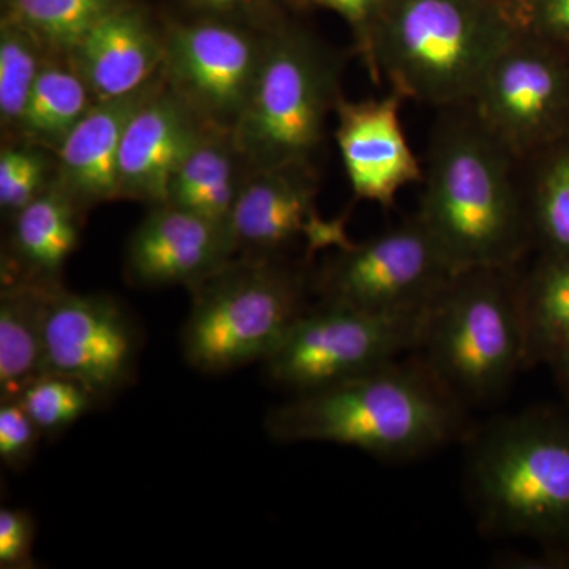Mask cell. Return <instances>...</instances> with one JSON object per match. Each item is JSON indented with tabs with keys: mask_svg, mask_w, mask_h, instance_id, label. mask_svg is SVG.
I'll use <instances>...</instances> for the list:
<instances>
[{
	"mask_svg": "<svg viewBox=\"0 0 569 569\" xmlns=\"http://www.w3.org/2000/svg\"><path fill=\"white\" fill-rule=\"evenodd\" d=\"M438 111L415 216L458 272L522 266L533 252L523 163L470 104Z\"/></svg>",
	"mask_w": 569,
	"mask_h": 569,
	"instance_id": "cell-1",
	"label": "cell"
},
{
	"mask_svg": "<svg viewBox=\"0 0 569 569\" xmlns=\"http://www.w3.org/2000/svg\"><path fill=\"white\" fill-rule=\"evenodd\" d=\"M467 408L407 356L332 387L290 396L271 408L264 429L277 443H336L377 459L411 460L463 441Z\"/></svg>",
	"mask_w": 569,
	"mask_h": 569,
	"instance_id": "cell-2",
	"label": "cell"
},
{
	"mask_svg": "<svg viewBox=\"0 0 569 569\" xmlns=\"http://www.w3.org/2000/svg\"><path fill=\"white\" fill-rule=\"evenodd\" d=\"M466 492L490 539L569 552V407L535 406L471 427Z\"/></svg>",
	"mask_w": 569,
	"mask_h": 569,
	"instance_id": "cell-3",
	"label": "cell"
},
{
	"mask_svg": "<svg viewBox=\"0 0 569 569\" xmlns=\"http://www.w3.org/2000/svg\"><path fill=\"white\" fill-rule=\"evenodd\" d=\"M516 32L515 22L481 0H388L367 70L406 100L463 107Z\"/></svg>",
	"mask_w": 569,
	"mask_h": 569,
	"instance_id": "cell-4",
	"label": "cell"
},
{
	"mask_svg": "<svg viewBox=\"0 0 569 569\" xmlns=\"http://www.w3.org/2000/svg\"><path fill=\"white\" fill-rule=\"evenodd\" d=\"M519 271H460L427 313L413 355L467 410L496 402L526 372Z\"/></svg>",
	"mask_w": 569,
	"mask_h": 569,
	"instance_id": "cell-5",
	"label": "cell"
},
{
	"mask_svg": "<svg viewBox=\"0 0 569 569\" xmlns=\"http://www.w3.org/2000/svg\"><path fill=\"white\" fill-rule=\"evenodd\" d=\"M307 263L239 254L193 287L181 335L186 361L203 373L263 362L312 306Z\"/></svg>",
	"mask_w": 569,
	"mask_h": 569,
	"instance_id": "cell-6",
	"label": "cell"
},
{
	"mask_svg": "<svg viewBox=\"0 0 569 569\" xmlns=\"http://www.w3.org/2000/svg\"><path fill=\"white\" fill-rule=\"evenodd\" d=\"M342 96L336 54L305 33H272L231 133L239 156L250 170L312 163Z\"/></svg>",
	"mask_w": 569,
	"mask_h": 569,
	"instance_id": "cell-7",
	"label": "cell"
},
{
	"mask_svg": "<svg viewBox=\"0 0 569 569\" xmlns=\"http://www.w3.org/2000/svg\"><path fill=\"white\" fill-rule=\"evenodd\" d=\"M427 313H377L313 301L261 362L266 381L298 396L392 365L418 350Z\"/></svg>",
	"mask_w": 569,
	"mask_h": 569,
	"instance_id": "cell-8",
	"label": "cell"
},
{
	"mask_svg": "<svg viewBox=\"0 0 569 569\" xmlns=\"http://www.w3.org/2000/svg\"><path fill=\"white\" fill-rule=\"evenodd\" d=\"M458 274L413 216L362 242L336 249L313 274L316 301L377 313H419Z\"/></svg>",
	"mask_w": 569,
	"mask_h": 569,
	"instance_id": "cell-9",
	"label": "cell"
},
{
	"mask_svg": "<svg viewBox=\"0 0 569 569\" xmlns=\"http://www.w3.org/2000/svg\"><path fill=\"white\" fill-rule=\"evenodd\" d=\"M470 107L519 162H529L569 133L568 52L518 29Z\"/></svg>",
	"mask_w": 569,
	"mask_h": 569,
	"instance_id": "cell-10",
	"label": "cell"
},
{
	"mask_svg": "<svg viewBox=\"0 0 569 569\" xmlns=\"http://www.w3.org/2000/svg\"><path fill=\"white\" fill-rule=\"evenodd\" d=\"M138 353L140 332L121 302L52 288L44 312V373L70 378L104 402L132 383Z\"/></svg>",
	"mask_w": 569,
	"mask_h": 569,
	"instance_id": "cell-11",
	"label": "cell"
},
{
	"mask_svg": "<svg viewBox=\"0 0 569 569\" xmlns=\"http://www.w3.org/2000/svg\"><path fill=\"white\" fill-rule=\"evenodd\" d=\"M264 40L222 22L176 26L163 37L162 77L209 129L233 133L252 96Z\"/></svg>",
	"mask_w": 569,
	"mask_h": 569,
	"instance_id": "cell-12",
	"label": "cell"
},
{
	"mask_svg": "<svg viewBox=\"0 0 569 569\" xmlns=\"http://www.w3.org/2000/svg\"><path fill=\"white\" fill-rule=\"evenodd\" d=\"M317 194L312 163L250 170L230 217L239 253L288 257L301 246L310 261L320 250L350 244L346 217L325 220L317 209Z\"/></svg>",
	"mask_w": 569,
	"mask_h": 569,
	"instance_id": "cell-13",
	"label": "cell"
},
{
	"mask_svg": "<svg viewBox=\"0 0 569 569\" xmlns=\"http://www.w3.org/2000/svg\"><path fill=\"white\" fill-rule=\"evenodd\" d=\"M400 93L372 99L340 97L336 141L356 200L395 208L397 194L421 183L425 163L408 141Z\"/></svg>",
	"mask_w": 569,
	"mask_h": 569,
	"instance_id": "cell-14",
	"label": "cell"
},
{
	"mask_svg": "<svg viewBox=\"0 0 569 569\" xmlns=\"http://www.w3.org/2000/svg\"><path fill=\"white\" fill-rule=\"evenodd\" d=\"M238 253L230 224L164 203L153 206L134 228L127 244L126 269L140 287L181 284L192 290Z\"/></svg>",
	"mask_w": 569,
	"mask_h": 569,
	"instance_id": "cell-15",
	"label": "cell"
},
{
	"mask_svg": "<svg viewBox=\"0 0 569 569\" xmlns=\"http://www.w3.org/2000/svg\"><path fill=\"white\" fill-rule=\"evenodd\" d=\"M208 130L162 80L123 132L119 153L121 198L152 206L167 203L171 179Z\"/></svg>",
	"mask_w": 569,
	"mask_h": 569,
	"instance_id": "cell-16",
	"label": "cell"
},
{
	"mask_svg": "<svg viewBox=\"0 0 569 569\" xmlns=\"http://www.w3.org/2000/svg\"><path fill=\"white\" fill-rule=\"evenodd\" d=\"M162 80L160 73L140 91L93 103L56 149V181L81 208L121 198L119 153L123 132Z\"/></svg>",
	"mask_w": 569,
	"mask_h": 569,
	"instance_id": "cell-17",
	"label": "cell"
},
{
	"mask_svg": "<svg viewBox=\"0 0 569 569\" xmlns=\"http://www.w3.org/2000/svg\"><path fill=\"white\" fill-rule=\"evenodd\" d=\"M93 102L140 91L162 71L163 39L133 10L116 9L69 54Z\"/></svg>",
	"mask_w": 569,
	"mask_h": 569,
	"instance_id": "cell-18",
	"label": "cell"
},
{
	"mask_svg": "<svg viewBox=\"0 0 569 569\" xmlns=\"http://www.w3.org/2000/svg\"><path fill=\"white\" fill-rule=\"evenodd\" d=\"M58 282L9 277L0 293V402L44 373V312Z\"/></svg>",
	"mask_w": 569,
	"mask_h": 569,
	"instance_id": "cell-19",
	"label": "cell"
},
{
	"mask_svg": "<svg viewBox=\"0 0 569 569\" xmlns=\"http://www.w3.org/2000/svg\"><path fill=\"white\" fill-rule=\"evenodd\" d=\"M523 370L549 366L569 343V254L537 253L520 266Z\"/></svg>",
	"mask_w": 569,
	"mask_h": 569,
	"instance_id": "cell-20",
	"label": "cell"
},
{
	"mask_svg": "<svg viewBox=\"0 0 569 569\" xmlns=\"http://www.w3.org/2000/svg\"><path fill=\"white\" fill-rule=\"evenodd\" d=\"M80 209L56 182L14 213L11 247L22 279L56 282L80 242Z\"/></svg>",
	"mask_w": 569,
	"mask_h": 569,
	"instance_id": "cell-21",
	"label": "cell"
},
{
	"mask_svg": "<svg viewBox=\"0 0 569 569\" xmlns=\"http://www.w3.org/2000/svg\"><path fill=\"white\" fill-rule=\"evenodd\" d=\"M236 159H241L231 134L209 129L178 168L168 204L217 223L230 224L239 187Z\"/></svg>",
	"mask_w": 569,
	"mask_h": 569,
	"instance_id": "cell-22",
	"label": "cell"
},
{
	"mask_svg": "<svg viewBox=\"0 0 569 569\" xmlns=\"http://www.w3.org/2000/svg\"><path fill=\"white\" fill-rule=\"evenodd\" d=\"M93 103L73 63L44 59L18 133L29 144L56 151Z\"/></svg>",
	"mask_w": 569,
	"mask_h": 569,
	"instance_id": "cell-23",
	"label": "cell"
},
{
	"mask_svg": "<svg viewBox=\"0 0 569 569\" xmlns=\"http://www.w3.org/2000/svg\"><path fill=\"white\" fill-rule=\"evenodd\" d=\"M533 252L569 254V133L523 163Z\"/></svg>",
	"mask_w": 569,
	"mask_h": 569,
	"instance_id": "cell-24",
	"label": "cell"
},
{
	"mask_svg": "<svg viewBox=\"0 0 569 569\" xmlns=\"http://www.w3.org/2000/svg\"><path fill=\"white\" fill-rule=\"evenodd\" d=\"M6 20L31 33L44 50L69 56L119 0H7Z\"/></svg>",
	"mask_w": 569,
	"mask_h": 569,
	"instance_id": "cell-25",
	"label": "cell"
},
{
	"mask_svg": "<svg viewBox=\"0 0 569 569\" xmlns=\"http://www.w3.org/2000/svg\"><path fill=\"white\" fill-rule=\"evenodd\" d=\"M44 48L31 33L3 18L0 31V122L18 132L26 104L43 66Z\"/></svg>",
	"mask_w": 569,
	"mask_h": 569,
	"instance_id": "cell-26",
	"label": "cell"
},
{
	"mask_svg": "<svg viewBox=\"0 0 569 569\" xmlns=\"http://www.w3.org/2000/svg\"><path fill=\"white\" fill-rule=\"evenodd\" d=\"M18 402L39 427L41 436L56 437L99 406L89 389L70 378L43 373L22 391Z\"/></svg>",
	"mask_w": 569,
	"mask_h": 569,
	"instance_id": "cell-27",
	"label": "cell"
},
{
	"mask_svg": "<svg viewBox=\"0 0 569 569\" xmlns=\"http://www.w3.org/2000/svg\"><path fill=\"white\" fill-rule=\"evenodd\" d=\"M51 163L39 146H7L0 152V208L20 212L48 189Z\"/></svg>",
	"mask_w": 569,
	"mask_h": 569,
	"instance_id": "cell-28",
	"label": "cell"
},
{
	"mask_svg": "<svg viewBox=\"0 0 569 569\" xmlns=\"http://www.w3.org/2000/svg\"><path fill=\"white\" fill-rule=\"evenodd\" d=\"M41 436L39 427L18 400L0 402V460L20 471L33 458Z\"/></svg>",
	"mask_w": 569,
	"mask_h": 569,
	"instance_id": "cell-29",
	"label": "cell"
},
{
	"mask_svg": "<svg viewBox=\"0 0 569 569\" xmlns=\"http://www.w3.org/2000/svg\"><path fill=\"white\" fill-rule=\"evenodd\" d=\"M36 523L28 511L0 509V567L31 568Z\"/></svg>",
	"mask_w": 569,
	"mask_h": 569,
	"instance_id": "cell-30",
	"label": "cell"
},
{
	"mask_svg": "<svg viewBox=\"0 0 569 569\" xmlns=\"http://www.w3.org/2000/svg\"><path fill=\"white\" fill-rule=\"evenodd\" d=\"M518 29L568 52L569 0H538L530 24Z\"/></svg>",
	"mask_w": 569,
	"mask_h": 569,
	"instance_id": "cell-31",
	"label": "cell"
},
{
	"mask_svg": "<svg viewBox=\"0 0 569 569\" xmlns=\"http://www.w3.org/2000/svg\"><path fill=\"white\" fill-rule=\"evenodd\" d=\"M321 6L337 11L350 22L358 36L359 54L365 59L366 67L370 58V44L378 17L383 10V0H317Z\"/></svg>",
	"mask_w": 569,
	"mask_h": 569,
	"instance_id": "cell-32",
	"label": "cell"
},
{
	"mask_svg": "<svg viewBox=\"0 0 569 569\" xmlns=\"http://www.w3.org/2000/svg\"><path fill=\"white\" fill-rule=\"evenodd\" d=\"M548 367L552 370L553 380L565 397V403L569 407V343Z\"/></svg>",
	"mask_w": 569,
	"mask_h": 569,
	"instance_id": "cell-33",
	"label": "cell"
},
{
	"mask_svg": "<svg viewBox=\"0 0 569 569\" xmlns=\"http://www.w3.org/2000/svg\"><path fill=\"white\" fill-rule=\"evenodd\" d=\"M197 9L216 11V13H231L252 6L253 0H189Z\"/></svg>",
	"mask_w": 569,
	"mask_h": 569,
	"instance_id": "cell-34",
	"label": "cell"
}]
</instances>
